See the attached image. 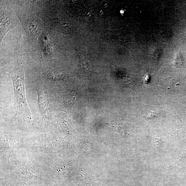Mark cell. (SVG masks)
I'll return each mask as SVG.
<instances>
[{"mask_svg":"<svg viewBox=\"0 0 186 186\" xmlns=\"http://www.w3.org/2000/svg\"><path fill=\"white\" fill-rule=\"evenodd\" d=\"M149 53L154 59H158L160 58L162 54V49L158 46H154L150 49Z\"/></svg>","mask_w":186,"mask_h":186,"instance_id":"277c9868","label":"cell"},{"mask_svg":"<svg viewBox=\"0 0 186 186\" xmlns=\"http://www.w3.org/2000/svg\"><path fill=\"white\" fill-rule=\"evenodd\" d=\"M75 96L73 95L68 96L62 102L61 106V109L62 111L66 112V113H70L72 107L75 102Z\"/></svg>","mask_w":186,"mask_h":186,"instance_id":"3957f363","label":"cell"},{"mask_svg":"<svg viewBox=\"0 0 186 186\" xmlns=\"http://www.w3.org/2000/svg\"><path fill=\"white\" fill-rule=\"evenodd\" d=\"M14 89L15 106L16 114L21 115L31 122L33 121L32 113L27 103L25 92V80L23 66L17 61L12 73Z\"/></svg>","mask_w":186,"mask_h":186,"instance_id":"6da1fadb","label":"cell"},{"mask_svg":"<svg viewBox=\"0 0 186 186\" xmlns=\"http://www.w3.org/2000/svg\"><path fill=\"white\" fill-rule=\"evenodd\" d=\"M38 103L40 113L44 118L50 115L51 109L50 102L47 96L41 88L37 87Z\"/></svg>","mask_w":186,"mask_h":186,"instance_id":"7a4b0ae2","label":"cell"}]
</instances>
